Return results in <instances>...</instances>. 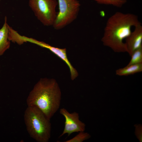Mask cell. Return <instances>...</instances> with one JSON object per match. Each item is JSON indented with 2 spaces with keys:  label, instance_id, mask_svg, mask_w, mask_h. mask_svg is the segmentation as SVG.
Returning <instances> with one entry per match:
<instances>
[{
  "label": "cell",
  "instance_id": "3",
  "mask_svg": "<svg viewBox=\"0 0 142 142\" xmlns=\"http://www.w3.org/2000/svg\"><path fill=\"white\" fill-rule=\"evenodd\" d=\"M27 129L38 142H48L51 136V124L44 113L35 106H28L24 115Z\"/></svg>",
  "mask_w": 142,
  "mask_h": 142
},
{
  "label": "cell",
  "instance_id": "9",
  "mask_svg": "<svg viewBox=\"0 0 142 142\" xmlns=\"http://www.w3.org/2000/svg\"><path fill=\"white\" fill-rule=\"evenodd\" d=\"M4 23L0 29V56L2 55L10 46V42L8 39L9 26L7 23V18L5 16Z\"/></svg>",
  "mask_w": 142,
  "mask_h": 142
},
{
  "label": "cell",
  "instance_id": "2",
  "mask_svg": "<svg viewBox=\"0 0 142 142\" xmlns=\"http://www.w3.org/2000/svg\"><path fill=\"white\" fill-rule=\"evenodd\" d=\"M61 93L58 84L53 79H40L35 84L27 98L28 106H35L49 120L59 109Z\"/></svg>",
  "mask_w": 142,
  "mask_h": 142
},
{
  "label": "cell",
  "instance_id": "10",
  "mask_svg": "<svg viewBox=\"0 0 142 142\" xmlns=\"http://www.w3.org/2000/svg\"><path fill=\"white\" fill-rule=\"evenodd\" d=\"M142 71V63L127 65L123 68L117 69L115 71L116 75L126 76L133 74Z\"/></svg>",
  "mask_w": 142,
  "mask_h": 142
},
{
  "label": "cell",
  "instance_id": "1",
  "mask_svg": "<svg viewBox=\"0 0 142 142\" xmlns=\"http://www.w3.org/2000/svg\"><path fill=\"white\" fill-rule=\"evenodd\" d=\"M140 22L133 14L116 12L108 19L101 41L115 52H127L124 40L131 33V28Z\"/></svg>",
  "mask_w": 142,
  "mask_h": 142
},
{
  "label": "cell",
  "instance_id": "14",
  "mask_svg": "<svg viewBox=\"0 0 142 142\" xmlns=\"http://www.w3.org/2000/svg\"><path fill=\"white\" fill-rule=\"evenodd\" d=\"M90 135L88 133L83 131L79 132L78 134L73 138L64 141V142H82L89 139Z\"/></svg>",
  "mask_w": 142,
  "mask_h": 142
},
{
  "label": "cell",
  "instance_id": "16",
  "mask_svg": "<svg viewBox=\"0 0 142 142\" xmlns=\"http://www.w3.org/2000/svg\"><path fill=\"white\" fill-rule=\"evenodd\" d=\"M0 68H1V66H0Z\"/></svg>",
  "mask_w": 142,
  "mask_h": 142
},
{
  "label": "cell",
  "instance_id": "12",
  "mask_svg": "<svg viewBox=\"0 0 142 142\" xmlns=\"http://www.w3.org/2000/svg\"><path fill=\"white\" fill-rule=\"evenodd\" d=\"M130 56L131 59L127 65L142 63V47L135 50Z\"/></svg>",
  "mask_w": 142,
  "mask_h": 142
},
{
  "label": "cell",
  "instance_id": "17",
  "mask_svg": "<svg viewBox=\"0 0 142 142\" xmlns=\"http://www.w3.org/2000/svg\"><path fill=\"white\" fill-rule=\"evenodd\" d=\"M1 0H0V1Z\"/></svg>",
  "mask_w": 142,
  "mask_h": 142
},
{
  "label": "cell",
  "instance_id": "13",
  "mask_svg": "<svg viewBox=\"0 0 142 142\" xmlns=\"http://www.w3.org/2000/svg\"><path fill=\"white\" fill-rule=\"evenodd\" d=\"M98 3L105 5H110L120 8L127 2L126 0H93Z\"/></svg>",
  "mask_w": 142,
  "mask_h": 142
},
{
  "label": "cell",
  "instance_id": "11",
  "mask_svg": "<svg viewBox=\"0 0 142 142\" xmlns=\"http://www.w3.org/2000/svg\"><path fill=\"white\" fill-rule=\"evenodd\" d=\"M9 41L15 43L19 45H21L24 43L23 40L21 35L9 26L8 36Z\"/></svg>",
  "mask_w": 142,
  "mask_h": 142
},
{
  "label": "cell",
  "instance_id": "6",
  "mask_svg": "<svg viewBox=\"0 0 142 142\" xmlns=\"http://www.w3.org/2000/svg\"><path fill=\"white\" fill-rule=\"evenodd\" d=\"M59 113L64 116L65 121L63 131L59 137L66 134L69 136L73 133L85 131V124L79 120L78 113L76 112L70 113L64 108L60 109Z\"/></svg>",
  "mask_w": 142,
  "mask_h": 142
},
{
  "label": "cell",
  "instance_id": "5",
  "mask_svg": "<svg viewBox=\"0 0 142 142\" xmlns=\"http://www.w3.org/2000/svg\"><path fill=\"white\" fill-rule=\"evenodd\" d=\"M28 4L37 19L43 25L52 26L57 14V0H29Z\"/></svg>",
  "mask_w": 142,
  "mask_h": 142
},
{
  "label": "cell",
  "instance_id": "7",
  "mask_svg": "<svg viewBox=\"0 0 142 142\" xmlns=\"http://www.w3.org/2000/svg\"><path fill=\"white\" fill-rule=\"evenodd\" d=\"M25 39L27 42H31L49 49L65 62L69 68L71 79L72 80H73L78 76V73L77 71L72 66L68 59L66 48L55 47L43 42L38 40L32 38L26 37Z\"/></svg>",
  "mask_w": 142,
  "mask_h": 142
},
{
  "label": "cell",
  "instance_id": "15",
  "mask_svg": "<svg viewBox=\"0 0 142 142\" xmlns=\"http://www.w3.org/2000/svg\"><path fill=\"white\" fill-rule=\"evenodd\" d=\"M135 127V134L140 142H142V125L141 124H136Z\"/></svg>",
  "mask_w": 142,
  "mask_h": 142
},
{
  "label": "cell",
  "instance_id": "8",
  "mask_svg": "<svg viewBox=\"0 0 142 142\" xmlns=\"http://www.w3.org/2000/svg\"><path fill=\"white\" fill-rule=\"evenodd\" d=\"M134 30L125 39L127 52L130 56L136 50L142 47V26L141 23L135 27Z\"/></svg>",
  "mask_w": 142,
  "mask_h": 142
},
{
  "label": "cell",
  "instance_id": "4",
  "mask_svg": "<svg viewBox=\"0 0 142 142\" xmlns=\"http://www.w3.org/2000/svg\"><path fill=\"white\" fill-rule=\"evenodd\" d=\"M59 11L52 26L54 29H62L74 21L77 18L80 4L77 0H57Z\"/></svg>",
  "mask_w": 142,
  "mask_h": 142
}]
</instances>
